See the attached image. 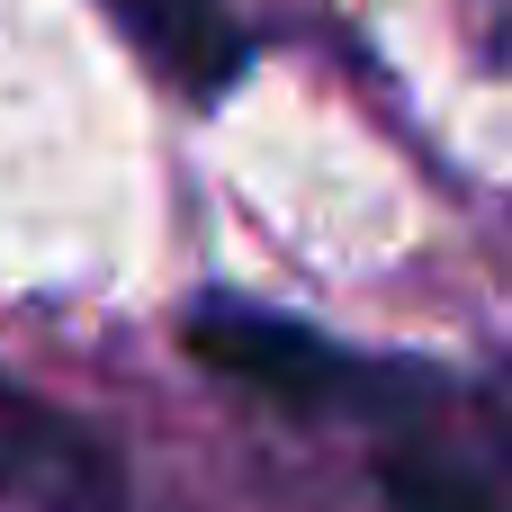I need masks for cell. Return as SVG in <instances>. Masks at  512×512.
Segmentation results:
<instances>
[{
	"label": "cell",
	"instance_id": "cell-2",
	"mask_svg": "<svg viewBox=\"0 0 512 512\" xmlns=\"http://www.w3.org/2000/svg\"><path fill=\"white\" fill-rule=\"evenodd\" d=\"M0 504L27 512H135L117 450L63 414L54 396H36L27 378H0Z\"/></svg>",
	"mask_w": 512,
	"mask_h": 512
},
{
	"label": "cell",
	"instance_id": "cell-1",
	"mask_svg": "<svg viewBox=\"0 0 512 512\" xmlns=\"http://www.w3.org/2000/svg\"><path fill=\"white\" fill-rule=\"evenodd\" d=\"M189 351H198L216 378L270 396V405H297V414H342V405H369V396H378L369 360L333 351L324 333H306V324H288V315L234 306V297H207V306L189 315Z\"/></svg>",
	"mask_w": 512,
	"mask_h": 512
},
{
	"label": "cell",
	"instance_id": "cell-3",
	"mask_svg": "<svg viewBox=\"0 0 512 512\" xmlns=\"http://www.w3.org/2000/svg\"><path fill=\"white\" fill-rule=\"evenodd\" d=\"M117 27L189 90H225L234 63H243V36H234V9L225 0H108Z\"/></svg>",
	"mask_w": 512,
	"mask_h": 512
},
{
	"label": "cell",
	"instance_id": "cell-4",
	"mask_svg": "<svg viewBox=\"0 0 512 512\" xmlns=\"http://www.w3.org/2000/svg\"><path fill=\"white\" fill-rule=\"evenodd\" d=\"M387 512H495L450 468H387Z\"/></svg>",
	"mask_w": 512,
	"mask_h": 512
}]
</instances>
